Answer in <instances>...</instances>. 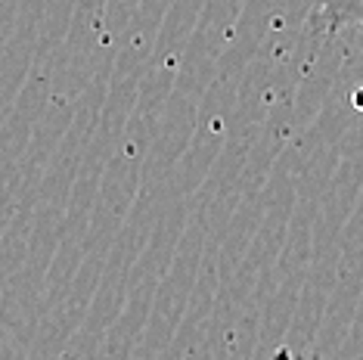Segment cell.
Instances as JSON below:
<instances>
[{"label":"cell","instance_id":"cell-1","mask_svg":"<svg viewBox=\"0 0 363 360\" xmlns=\"http://www.w3.org/2000/svg\"><path fill=\"white\" fill-rule=\"evenodd\" d=\"M360 16H363V0H317L311 26L323 38H333L338 31L357 26Z\"/></svg>","mask_w":363,"mask_h":360}]
</instances>
